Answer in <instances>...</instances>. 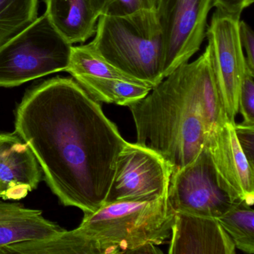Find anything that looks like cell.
<instances>
[{
	"instance_id": "cell-1",
	"label": "cell",
	"mask_w": 254,
	"mask_h": 254,
	"mask_svg": "<svg viewBox=\"0 0 254 254\" xmlns=\"http://www.w3.org/2000/svg\"><path fill=\"white\" fill-rule=\"evenodd\" d=\"M14 132L64 206L88 214L105 204L127 141L78 83L56 78L29 90L16 111Z\"/></svg>"
},
{
	"instance_id": "cell-2",
	"label": "cell",
	"mask_w": 254,
	"mask_h": 254,
	"mask_svg": "<svg viewBox=\"0 0 254 254\" xmlns=\"http://www.w3.org/2000/svg\"><path fill=\"white\" fill-rule=\"evenodd\" d=\"M127 108L136 142L161 154L172 172L194 160L209 135L229 121L207 47L195 61L178 66Z\"/></svg>"
},
{
	"instance_id": "cell-3",
	"label": "cell",
	"mask_w": 254,
	"mask_h": 254,
	"mask_svg": "<svg viewBox=\"0 0 254 254\" xmlns=\"http://www.w3.org/2000/svg\"><path fill=\"white\" fill-rule=\"evenodd\" d=\"M175 212L167 195L151 200L105 203L84 214L75 230L29 242L32 254H160L170 236Z\"/></svg>"
},
{
	"instance_id": "cell-4",
	"label": "cell",
	"mask_w": 254,
	"mask_h": 254,
	"mask_svg": "<svg viewBox=\"0 0 254 254\" xmlns=\"http://www.w3.org/2000/svg\"><path fill=\"white\" fill-rule=\"evenodd\" d=\"M91 44L107 62L139 84L153 88L164 79L163 34L154 8L100 16Z\"/></svg>"
},
{
	"instance_id": "cell-5",
	"label": "cell",
	"mask_w": 254,
	"mask_h": 254,
	"mask_svg": "<svg viewBox=\"0 0 254 254\" xmlns=\"http://www.w3.org/2000/svg\"><path fill=\"white\" fill-rule=\"evenodd\" d=\"M72 44L52 24L47 14L0 47V87H13L66 71Z\"/></svg>"
},
{
	"instance_id": "cell-6",
	"label": "cell",
	"mask_w": 254,
	"mask_h": 254,
	"mask_svg": "<svg viewBox=\"0 0 254 254\" xmlns=\"http://www.w3.org/2000/svg\"><path fill=\"white\" fill-rule=\"evenodd\" d=\"M167 200L175 212L215 218L242 200L235 198L221 185L206 145L191 163L172 172Z\"/></svg>"
},
{
	"instance_id": "cell-7",
	"label": "cell",
	"mask_w": 254,
	"mask_h": 254,
	"mask_svg": "<svg viewBox=\"0 0 254 254\" xmlns=\"http://www.w3.org/2000/svg\"><path fill=\"white\" fill-rule=\"evenodd\" d=\"M213 0H156L163 40L164 78L200 50Z\"/></svg>"
},
{
	"instance_id": "cell-8",
	"label": "cell",
	"mask_w": 254,
	"mask_h": 254,
	"mask_svg": "<svg viewBox=\"0 0 254 254\" xmlns=\"http://www.w3.org/2000/svg\"><path fill=\"white\" fill-rule=\"evenodd\" d=\"M172 165L154 150L127 142L117 157L105 203L151 200L168 194Z\"/></svg>"
},
{
	"instance_id": "cell-9",
	"label": "cell",
	"mask_w": 254,
	"mask_h": 254,
	"mask_svg": "<svg viewBox=\"0 0 254 254\" xmlns=\"http://www.w3.org/2000/svg\"><path fill=\"white\" fill-rule=\"evenodd\" d=\"M240 17L216 9L206 30L212 70L227 118L235 124L239 93L246 66L239 39Z\"/></svg>"
},
{
	"instance_id": "cell-10",
	"label": "cell",
	"mask_w": 254,
	"mask_h": 254,
	"mask_svg": "<svg viewBox=\"0 0 254 254\" xmlns=\"http://www.w3.org/2000/svg\"><path fill=\"white\" fill-rule=\"evenodd\" d=\"M235 124L226 122L209 135L205 145L210 153L223 188L235 198L245 200L253 206L254 169L239 145Z\"/></svg>"
},
{
	"instance_id": "cell-11",
	"label": "cell",
	"mask_w": 254,
	"mask_h": 254,
	"mask_svg": "<svg viewBox=\"0 0 254 254\" xmlns=\"http://www.w3.org/2000/svg\"><path fill=\"white\" fill-rule=\"evenodd\" d=\"M42 177V169L28 144L15 132L0 133V198H24L38 188Z\"/></svg>"
},
{
	"instance_id": "cell-12",
	"label": "cell",
	"mask_w": 254,
	"mask_h": 254,
	"mask_svg": "<svg viewBox=\"0 0 254 254\" xmlns=\"http://www.w3.org/2000/svg\"><path fill=\"white\" fill-rule=\"evenodd\" d=\"M169 254H234L236 247L218 219L175 212Z\"/></svg>"
},
{
	"instance_id": "cell-13",
	"label": "cell",
	"mask_w": 254,
	"mask_h": 254,
	"mask_svg": "<svg viewBox=\"0 0 254 254\" xmlns=\"http://www.w3.org/2000/svg\"><path fill=\"white\" fill-rule=\"evenodd\" d=\"M62 230L41 210L0 200V251L14 244L50 239Z\"/></svg>"
},
{
	"instance_id": "cell-14",
	"label": "cell",
	"mask_w": 254,
	"mask_h": 254,
	"mask_svg": "<svg viewBox=\"0 0 254 254\" xmlns=\"http://www.w3.org/2000/svg\"><path fill=\"white\" fill-rule=\"evenodd\" d=\"M48 17L55 29L69 43H84L96 33L99 16L91 0H45Z\"/></svg>"
},
{
	"instance_id": "cell-15",
	"label": "cell",
	"mask_w": 254,
	"mask_h": 254,
	"mask_svg": "<svg viewBox=\"0 0 254 254\" xmlns=\"http://www.w3.org/2000/svg\"><path fill=\"white\" fill-rule=\"evenodd\" d=\"M90 96L98 102L128 106L143 99L152 88L143 84L111 78L78 76L75 78Z\"/></svg>"
},
{
	"instance_id": "cell-16",
	"label": "cell",
	"mask_w": 254,
	"mask_h": 254,
	"mask_svg": "<svg viewBox=\"0 0 254 254\" xmlns=\"http://www.w3.org/2000/svg\"><path fill=\"white\" fill-rule=\"evenodd\" d=\"M217 219L236 248L246 254H254V211L252 206L245 200H239Z\"/></svg>"
},
{
	"instance_id": "cell-17",
	"label": "cell",
	"mask_w": 254,
	"mask_h": 254,
	"mask_svg": "<svg viewBox=\"0 0 254 254\" xmlns=\"http://www.w3.org/2000/svg\"><path fill=\"white\" fill-rule=\"evenodd\" d=\"M66 71L74 78L78 76L118 78L139 84L107 62L96 51L91 43L72 47L70 60Z\"/></svg>"
},
{
	"instance_id": "cell-18",
	"label": "cell",
	"mask_w": 254,
	"mask_h": 254,
	"mask_svg": "<svg viewBox=\"0 0 254 254\" xmlns=\"http://www.w3.org/2000/svg\"><path fill=\"white\" fill-rule=\"evenodd\" d=\"M38 0H0V47L38 18Z\"/></svg>"
},
{
	"instance_id": "cell-19",
	"label": "cell",
	"mask_w": 254,
	"mask_h": 254,
	"mask_svg": "<svg viewBox=\"0 0 254 254\" xmlns=\"http://www.w3.org/2000/svg\"><path fill=\"white\" fill-rule=\"evenodd\" d=\"M99 17L100 16L127 15L145 9H154L156 0H91Z\"/></svg>"
},
{
	"instance_id": "cell-20",
	"label": "cell",
	"mask_w": 254,
	"mask_h": 254,
	"mask_svg": "<svg viewBox=\"0 0 254 254\" xmlns=\"http://www.w3.org/2000/svg\"><path fill=\"white\" fill-rule=\"evenodd\" d=\"M239 111L243 117L242 123L254 126V71L247 64L239 88Z\"/></svg>"
},
{
	"instance_id": "cell-21",
	"label": "cell",
	"mask_w": 254,
	"mask_h": 254,
	"mask_svg": "<svg viewBox=\"0 0 254 254\" xmlns=\"http://www.w3.org/2000/svg\"><path fill=\"white\" fill-rule=\"evenodd\" d=\"M234 127L239 145L248 163L254 169V126L236 123Z\"/></svg>"
},
{
	"instance_id": "cell-22",
	"label": "cell",
	"mask_w": 254,
	"mask_h": 254,
	"mask_svg": "<svg viewBox=\"0 0 254 254\" xmlns=\"http://www.w3.org/2000/svg\"><path fill=\"white\" fill-rule=\"evenodd\" d=\"M239 39L242 49L245 50L247 65L250 69L254 71V35L251 26L244 21H239Z\"/></svg>"
},
{
	"instance_id": "cell-23",
	"label": "cell",
	"mask_w": 254,
	"mask_h": 254,
	"mask_svg": "<svg viewBox=\"0 0 254 254\" xmlns=\"http://www.w3.org/2000/svg\"><path fill=\"white\" fill-rule=\"evenodd\" d=\"M254 0H213V7L226 14L241 17L242 11L252 5Z\"/></svg>"
}]
</instances>
